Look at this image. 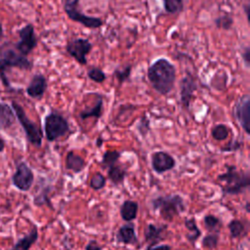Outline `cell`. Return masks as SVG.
I'll list each match as a JSON object with an SVG mask.
<instances>
[{
  "mask_svg": "<svg viewBox=\"0 0 250 250\" xmlns=\"http://www.w3.org/2000/svg\"><path fill=\"white\" fill-rule=\"evenodd\" d=\"M16 121V115L13 108L5 104L0 103V130H7Z\"/></svg>",
  "mask_w": 250,
  "mask_h": 250,
  "instance_id": "17",
  "label": "cell"
},
{
  "mask_svg": "<svg viewBox=\"0 0 250 250\" xmlns=\"http://www.w3.org/2000/svg\"><path fill=\"white\" fill-rule=\"evenodd\" d=\"M146 250H172V247L168 244H155L147 246Z\"/></svg>",
  "mask_w": 250,
  "mask_h": 250,
  "instance_id": "39",
  "label": "cell"
},
{
  "mask_svg": "<svg viewBox=\"0 0 250 250\" xmlns=\"http://www.w3.org/2000/svg\"><path fill=\"white\" fill-rule=\"evenodd\" d=\"M227 171L218 175L219 186L224 194L237 195L242 193L250 186V177L248 172L238 171L234 165H226Z\"/></svg>",
  "mask_w": 250,
  "mask_h": 250,
  "instance_id": "2",
  "label": "cell"
},
{
  "mask_svg": "<svg viewBox=\"0 0 250 250\" xmlns=\"http://www.w3.org/2000/svg\"><path fill=\"white\" fill-rule=\"evenodd\" d=\"M219 239H220L219 233L211 232V233L205 235V236L202 238L201 246H202V248L209 249V250L215 249V248H217V246H218Z\"/></svg>",
  "mask_w": 250,
  "mask_h": 250,
  "instance_id": "29",
  "label": "cell"
},
{
  "mask_svg": "<svg viewBox=\"0 0 250 250\" xmlns=\"http://www.w3.org/2000/svg\"><path fill=\"white\" fill-rule=\"evenodd\" d=\"M106 184V179L102 173H95L90 180V188L94 190H100L104 188Z\"/></svg>",
  "mask_w": 250,
  "mask_h": 250,
  "instance_id": "30",
  "label": "cell"
},
{
  "mask_svg": "<svg viewBox=\"0 0 250 250\" xmlns=\"http://www.w3.org/2000/svg\"><path fill=\"white\" fill-rule=\"evenodd\" d=\"M103 144H104V139L102 138V136H99L96 140V145L98 147H101L103 146Z\"/></svg>",
  "mask_w": 250,
  "mask_h": 250,
  "instance_id": "40",
  "label": "cell"
},
{
  "mask_svg": "<svg viewBox=\"0 0 250 250\" xmlns=\"http://www.w3.org/2000/svg\"><path fill=\"white\" fill-rule=\"evenodd\" d=\"M127 176V169L116 163L107 168V179L114 185H121Z\"/></svg>",
  "mask_w": 250,
  "mask_h": 250,
  "instance_id": "22",
  "label": "cell"
},
{
  "mask_svg": "<svg viewBox=\"0 0 250 250\" xmlns=\"http://www.w3.org/2000/svg\"><path fill=\"white\" fill-rule=\"evenodd\" d=\"M21 40L15 45V48L23 56H27L37 45V37L32 24L28 23L19 30Z\"/></svg>",
  "mask_w": 250,
  "mask_h": 250,
  "instance_id": "10",
  "label": "cell"
},
{
  "mask_svg": "<svg viewBox=\"0 0 250 250\" xmlns=\"http://www.w3.org/2000/svg\"><path fill=\"white\" fill-rule=\"evenodd\" d=\"M154 211H158L164 221L172 222L176 216L186 211L184 198L179 194L157 196L150 201Z\"/></svg>",
  "mask_w": 250,
  "mask_h": 250,
  "instance_id": "4",
  "label": "cell"
},
{
  "mask_svg": "<svg viewBox=\"0 0 250 250\" xmlns=\"http://www.w3.org/2000/svg\"><path fill=\"white\" fill-rule=\"evenodd\" d=\"M167 226H156L154 224H148L145 229V241L149 245L158 244L164 238L163 232L166 230Z\"/></svg>",
  "mask_w": 250,
  "mask_h": 250,
  "instance_id": "16",
  "label": "cell"
},
{
  "mask_svg": "<svg viewBox=\"0 0 250 250\" xmlns=\"http://www.w3.org/2000/svg\"><path fill=\"white\" fill-rule=\"evenodd\" d=\"M97 101L95 104L90 108H85L80 111L79 116L82 120L94 117L96 119H99L103 115V106H104V99L101 95H97Z\"/></svg>",
  "mask_w": 250,
  "mask_h": 250,
  "instance_id": "20",
  "label": "cell"
},
{
  "mask_svg": "<svg viewBox=\"0 0 250 250\" xmlns=\"http://www.w3.org/2000/svg\"><path fill=\"white\" fill-rule=\"evenodd\" d=\"M167 14L177 15L184 10V0H162Z\"/></svg>",
  "mask_w": 250,
  "mask_h": 250,
  "instance_id": "27",
  "label": "cell"
},
{
  "mask_svg": "<svg viewBox=\"0 0 250 250\" xmlns=\"http://www.w3.org/2000/svg\"><path fill=\"white\" fill-rule=\"evenodd\" d=\"M103 248L104 247L102 245H100L95 239H93L86 244L85 250H103Z\"/></svg>",
  "mask_w": 250,
  "mask_h": 250,
  "instance_id": "38",
  "label": "cell"
},
{
  "mask_svg": "<svg viewBox=\"0 0 250 250\" xmlns=\"http://www.w3.org/2000/svg\"><path fill=\"white\" fill-rule=\"evenodd\" d=\"M138 130H139V132L145 137L146 134H147V132L149 131V120L146 118V115H144L143 117H142V119L140 120V123H139V125H138Z\"/></svg>",
  "mask_w": 250,
  "mask_h": 250,
  "instance_id": "35",
  "label": "cell"
},
{
  "mask_svg": "<svg viewBox=\"0 0 250 250\" xmlns=\"http://www.w3.org/2000/svg\"><path fill=\"white\" fill-rule=\"evenodd\" d=\"M9 67L28 70L32 68V62L25 56L18 52L15 47L13 48L5 44L0 47V77L6 87L10 86L5 73Z\"/></svg>",
  "mask_w": 250,
  "mask_h": 250,
  "instance_id": "3",
  "label": "cell"
},
{
  "mask_svg": "<svg viewBox=\"0 0 250 250\" xmlns=\"http://www.w3.org/2000/svg\"><path fill=\"white\" fill-rule=\"evenodd\" d=\"M203 223H204L205 228L210 232L220 233L221 228H222V222H221V220L218 217H216V216H214L212 214L206 215L203 218Z\"/></svg>",
  "mask_w": 250,
  "mask_h": 250,
  "instance_id": "25",
  "label": "cell"
},
{
  "mask_svg": "<svg viewBox=\"0 0 250 250\" xmlns=\"http://www.w3.org/2000/svg\"><path fill=\"white\" fill-rule=\"evenodd\" d=\"M139 205L136 201L127 199L120 206V216L125 222H132L137 218Z\"/></svg>",
  "mask_w": 250,
  "mask_h": 250,
  "instance_id": "19",
  "label": "cell"
},
{
  "mask_svg": "<svg viewBox=\"0 0 250 250\" xmlns=\"http://www.w3.org/2000/svg\"><path fill=\"white\" fill-rule=\"evenodd\" d=\"M241 58H242V60L244 62L245 66L249 67V64H250V48H249V46L245 47V49L242 51Z\"/></svg>",
  "mask_w": 250,
  "mask_h": 250,
  "instance_id": "37",
  "label": "cell"
},
{
  "mask_svg": "<svg viewBox=\"0 0 250 250\" xmlns=\"http://www.w3.org/2000/svg\"><path fill=\"white\" fill-rule=\"evenodd\" d=\"M34 182V174L31 168L23 161L17 165L16 172L12 176V183L14 187L21 191H28Z\"/></svg>",
  "mask_w": 250,
  "mask_h": 250,
  "instance_id": "9",
  "label": "cell"
},
{
  "mask_svg": "<svg viewBox=\"0 0 250 250\" xmlns=\"http://www.w3.org/2000/svg\"><path fill=\"white\" fill-rule=\"evenodd\" d=\"M196 89V82L194 78L189 74L183 77L182 80L180 81V102L186 109L189 108L193 93L195 92Z\"/></svg>",
  "mask_w": 250,
  "mask_h": 250,
  "instance_id": "13",
  "label": "cell"
},
{
  "mask_svg": "<svg viewBox=\"0 0 250 250\" xmlns=\"http://www.w3.org/2000/svg\"><path fill=\"white\" fill-rule=\"evenodd\" d=\"M131 69H132L131 64L124 65V66H122V67H117V68L114 69L113 75H114V77L117 79V81L121 84V83L125 82V81L130 77Z\"/></svg>",
  "mask_w": 250,
  "mask_h": 250,
  "instance_id": "31",
  "label": "cell"
},
{
  "mask_svg": "<svg viewBox=\"0 0 250 250\" xmlns=\"http://www.w3.org/2000/svg\"><path fill=\"white\" fill-rule=\"evenodd\" d=\"M229 132H230L229 127H228L225 124H218L212 128L211 135L214 140L221 142V141L227 140V138L229 135Z\"/></svg>",
  "mask_w": 250,
  "mask_h": 250,
  "instance_id": "28",
  "label": "cell"
},
{
  "mask_svg": "<svg viewBox=\"0 0 250 250\" xmlns=\"http://www.w3.org/2000/svg\"><path fill=\"white\" fill-rule=\"evenodd\" d=\"M233 23V20L230 16L229 15H223V16H219L216 20H215V24L219 29H223V30H229Z\"/></svg>",
  "mask_w": 250,
  "mask_h": 250,
  "instance_id": "32",
  "label": "cell"
},
{
  "mask_svg": "<svg viewBox=\"0 0 250 250\" xmlns=\"http://www.w3.org/2000/svg\"><path fill=\"white\" fill-rule=\"evenodd\" d=\"M44 131L47 141L54 142L69 132V124L63 115L52 111L45 116Z\"/></svg>",
  "mask_w": 250,
  "mask_h": 250,
  "instance_id": "6",
  "label": "cell"
},
{
  "mask_svg": "<svg viewBox=\"0 0 250 250\" xmlns=\"http://www.w3.org/2000/svg\"><path fill=\"white\" fill-rule=\"evenodd\" d=\"M176 166L175 158L166 151H154L151 155V167L157 174L171 171Z\"/></svg>",
  "mask_w": 250,
  "mask_h": 250,
  "instance_id": "12",
  "label": "cell"
},
{
  "mask_svg": "<svg viewBox=\"0 0 250 250\" xmlns=\"http://www.w3.org/2000/svg\"><path fill=\"white\" fill-rule=\"evenodd\" d=\"M242 143L238 141H230L228 145H226L224 147L221 148L222 151L224 152H231V151H236L237 149L240 148Z\"/></svg>",
  "mask_w": 250,
  "mask_h": 250,
  "instance_id": "36",
  "label": "cell"
},
{
  "mask_svg": "<svg viewBox=\"0 0 250 250\" xmlns=\"http://www.w3.org/2000/svg\"><path fill=\"white\" fill-rule=\"evenodd\" d=\"M46 90H47L46 77L42 74H35L31 78L28 86L26 87V94L30 98L40 100L44 96Z\"/></svg>",
  "mask_w": 250,
  "mask_h": 250,
  "instance_id": "14",
  "label": "cell"
},
{
  "mask_svg": "<svg viewBox=\"0 0 250 250\" xmlns=\"http://www.w3.org/2000/svg\"><path fill=\"white\" fill-rule=\"evenodd\" d=\"M86 166L85 160L73 150H69L65 157V168L72 171L73 173H80Z\"/></svg>",
  "mask_w": 250,
  "mask_h": 250,
  "instance_id": "18",
  "label": "cell"
},
{
  "mask_svg": "<svg viewBox=\"0 0 250 250\" xmlns=\"http://www.w3.org/2000/svg\"><path fill=\"white\" fill-rule=\"evenodd\" d=\"M5 148V142L0 138V152H2Z\"/></svg>",
  "mask_w": 250,
  "mask_h": 250,
  "instance_id": "41",
  "label": "cell"
},
{
  "mask_svg": "<svg viewBox=\"0 0 250 250\" xmlns=\"http://www.w3.org/2000/svg\"><path fill=\"white\" fill-rule=\"evenodd\" d=\"M87 75L92 81H94L96 83H103L106 79L105 73L99 67L89 68V70L87 72Z\"/></svg>",
  "mask_w": 250,
  "mask_h": 250,
  "instance_id": "33",
  "label": "cell"
},
{
  "mask_svg": "<svg viewBox=\"0 0 250 250\" xmlns=\"http://www.w3.org/2000/svg\"><path fill=\"white\" fill-rule=\"evenodd\" d=\"M3 36V28H2V25L0 23V38Z\"/></svg>",
  "mask_w": 250,
  "mask_h": 250,
  "instance_id": "43",
  "label": "cell"
},
{
  "mask_svg": "<svg viewBox=\"0 0 250 250\" xmlns=\"http://www.w3.org/2000/svg\"><path fill=\"white\" fill-rule=\"evenodd\" d=\"M121 156V152L118 150H106L102 157V167L107 169L108 167L118 163Z\"/></svg>",
  "mask_w": 250,
  "mask_h": 250,
  "instance_id": "24",
  "label": "cell"
},
{
  "mask_svg": "<svg viewBox=\"0 0 250 250\" xmlns=\"http://www.w3.org/2000/svg\"><path fill=\"white\" fill-rule=\"evenodd\" d=\"M49 192V189L48 188H45L39 195H37L35 198H34V204L37 205V206H41V205H48L50 207H52V204L50 202V199L49 197L47 196Z\"/></svg>",
  "mask_w": 250,
  "mask_h": 250,
  "instance_id": "34",
  "label": "cell"
},
{
  "mask_svg": "<svg viewBox=\"0 0 250 250\" xmlns=\"http://www.w3.org/2000/svg\"><path fill=\"white\" fill-rule=\"evenodd\" d=\"M245 209H246V211L249 213V201H247V202H246V206H245Z\"/></svg>",
  "mask_w": 250,
  "mask_h": 250,
  "instance_id": "42",
  "label": "cell"
},
{
  "mask_svg": "<svg viewBox=\"0 0 250 250\" xmlns=\"http://www.w3.org/2000/svg\"><path fill=\"white\" fill-rule=\"evenodd\" d=\"M228 228H229V233H230V236H231L232 238L240 237V236L243 235V234L245 233V231H246L244 223H242V221L237 220V219L231 220V221L229 223Z\"/></svg>",
  "mask_w": 250,
  "mask_h": 250,
  "instance_id": "26",
  "label": "cell"
},
{
  "mask_svg": "<svg viewBox=\"0 0 250 250\" xmlns=\"http://www.w3.org/2000/svg\"><path fill=\"white\" fill-rule=\"evenodd\" d=\"M37 239H38V229L36 227H34L29 233H27L26 235L19 239L11 250H29L31 246L37 241Z\"/></svg>",
  "mask_w": 250,
  "mask_h": 250,
  "instance_id": "21",
  "label": "cell"
},
{
  "mask_svg": "<svg viewBox=\"0 0 250 250\" xmlns=\"http://www.w3.org/2000/svg\"><path fill=\"white\" fill-rule=\"evenodd\" d=\"M92 48L93 45L87 38H74L66 44L67 54L82 65L87 63V55L91 52Z\"/></svg>",
  "mask_w": 250,
  "mask_h": 250,
  "instance_id": "8",
  "label": "cell"
},
{
  "mask_svg": "<svg viewBox=\"0 0 250 250\" xmlns=\"http://www.w3.org/2000/svg\"><path fill=\"white\" fill-rule=\"evenodd\" d=\"M185 227L188 229V233L186 234L188 241H189L191 244H194L195 241L201 235V230L199 229L195 219L194 218L187 219L185 221Z\"/></svg>",
  "mask_w": 250,
  "mask_h": 250,
  "instance_id": "23",
  "label": "cell"
},
{
  "mask_svg": "<svg viewBox=\"0 0 250 250\" xmlns=\"http://www.w3.org/2000/svg\"><path fill=\"white\" fill-rule=\"evenodd\" d=\"M62 4L65 14L72 21L78 22L87 28H99L103 25V21L100 18L87 16L80 11L79 0H62Z\"/></svg>",
  "mask_w": 250,
  "mask_h": 250,
  "instance_id": "7",
  "label": "cell"
},
{
  "mask_svg": "<svg viewBox=\"0 0 250 250\" xmlns=\"http://www.w3.org/2000/svg\"><path fill=\"white\" fill-rule=\"evenodd\" d=\"M12 108L25 133V137L28 143L40 147L43 140V133L40 126L28 118L22 106L18 103L12 102Z\"/></svg>",
  "mask_w": 250,
  "mask_h": 250,
  "instance_id": "5",
  "label": "cell"
},
{
  "mask_svg": "<svg viewBox=\"0 0 250 250\" xmlns=\"http://www.w3.org/2000/svg\"><path fill=\"white\" fill-rule=\"evenodd\" d=\"M146 76L152 88L158 94L166 96L174 88L176 81V68L170 61L160 58L148 66Z\"/></svg>",
  "mask_w": 250,
  "mask_h": 250,
  "instance_id": "1",
  "label": "cell"
},
{
  "mask_svg": "<svg viewBox=\"0 0 250 250\" xmlns=\"http://www.w3.org/2000/svg\"><path fill=\"white\" fill-rule=\"evenodd\" d=\"M249 109H250V98L245 94L241 96L235 103L233 107V115L242 129L247 135L250 134L249 126Z\"/></svg>",
  "mask_w": 250,
  "mask_h": 250,
  "instance_id": "11",
  "label": "cell"
},
{
  "mask_svg": "<svg viewBox=\"0 0 250 250\" xmlns=\"http://www.w3.org/2000/svg\"><path fill=\"white\" fill-rule=\"evenodd\" d=\"M116 241L123 244H136L138 242L134 223L127 222L119 228L116 233Z\"/></svg>",
  "mask_w": 250,
  "mask_h": 250,
  "instance_id": "15",
  "label": "cell"
}]
</instances>
